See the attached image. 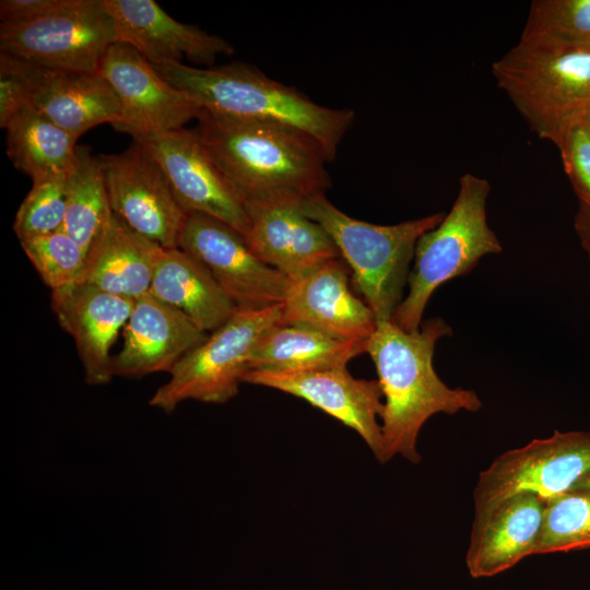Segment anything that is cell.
Returning <instances> with one entry per match:
<instances>
[{"label": "cell", "instance_id": "obj_1", "mask_svg": "<svg viewBox=\"0 0 590 590\" xmlns=\"http://www.w3.org/2000/svg\"><path fill=\"white\" fill-rule=\"evenodd\" d=\"M196 128L225 178L246 204L299 208L326 196L332 161L308 133L279 123L201 111Z\"/></svg>", "mask_w": 590, "mask_h": 590}, {"label": "cell", "instance_id": "obj_2", "mask_svg": "<svg viewBox=\"0 0 590 590\" xmlns=\"http://www.w3.org/2000/svg\"><path fill=\"white\" fill-rule=\"evenodd\" d=\"M451 335V328L441 318L428 319L410 332L392 320L377 322L366 353L375 364L384 394L379 462L401 456L418 463V434L433 415L481 410L482 401L473 390L448 387L434 369L436 343Z\"/></svg>", "mask_w": 590, "mask_h": 590}, {"label": "cell", "instance_id": "obj_3", "mask_svg": "<svg viewBox=\"0 0 590 590\" xmlns=\"http://www.w3.org/2000/svg\"><path fill=\"white\" fill-rule=\"evenodd\" d=\"M151 64L203 110L226 118L273 122L302 130L318 140L331 160L355 118L352 109L321 106L295 87L244 62L208 68L166 60Z\"/></svg>", "mask_w": 590, "mask_h": 590}, {"label": "cell", "instance_id": "obj_4", "mask_svg": "<svg viewBox=\"0 0 590 590\" xmlns=\"http://www.w3.org/2000/svg\"><path fill=\"white\" fill-rule=\"evenodd\" d=\"M500 90L535 134L558 141L590 109V47L521 36L492 66Z\"/></svg>", "mask_w": 590, "mask_h": 590}, {"label": "cell", "instance_id": "obj_5", "mask_svg": "<svg viewBox=\"0 0 590 590\" xmlns=\"http://www.w3.org/2000/svg\"><path fill=\"white\" fill-rule=\"evenodd\" d=\"M319 223L338 247L352 271V282L377 322L391 320L403 299L409 266L422 235L437 226L444 213H435L393 225H378L353 219L326 196L297 208Z\"/></svg>", "mask_w": 590, "mask_h": 590}, {"label": "cell", "instance_id": "obj_6", "mask_svg": "<svg viewBox=\"0 0 590 590\" xmlns=\"http://www.w3.org/2000/svg\"><path fill=\"white\" fill-rule=\"evenodd\" d=\"M489 190L486 179L464 174L449 212L418 239L408 278V294L391 318L401 329L409 332L420 329L427 303L440 285L470 272L484 256L503 250L487 224Z\"/></svg>", "mask_w": 590, "mask_h": 590}, {"label": "cell", "instance_id": "obj_7", "mask_svg": "<svg viewBox=\"0 0 590 590\" xmlns=\"http://www.w3.org/2000/svg\"><path fill=\"white\" fill-rule=\"evenodd\" d=\"M282 321V304L239 309L172 369L170 378L150 399L166 413L181 402L225 403L238 392L248 361L261 337Z\"/></svg>", "mask_w": 590, "mask_h": 590}, {"label": "cell", "instance_id": "obj_8", "mask_svg": "<svg viewBox=\"0 0 590 590\" xmlns=\"http://www.w3.org/2000/svg\"><path fill=\"white\" fill-rule=\"evenodd\" d=\"M590 475V432H554L547 438L503 452L479 473L474 520L517 494L544 502L575 491Z\"/></svg>", "mask_w": 590, "mask_h": 590}, {"label": "cell", "instance_id": "obj_9", "mask_svg": "<svg viewBox=\"0 0 590 590\" xmlns=\"http://www.w3.org/2000/svg\"><path fill=\"white\" fill-rule=\"evenodd\" d=\"M120 42L103 0H80L40 20L0 24V51L56 71L98 73L108 48Z\"/></svg>", "mask_w": 590, "mask_h": 590}, {"label": "cell", "instance_id": "obj_10", "mask_svg": "<svg viewBox=\"0 0 590 590\" xmlns=\"http://www.w3.org/2000/svg\"><path fill=\"white\" fill-rule=\"evenodd\" d=\"M178 248L211 272L237 308L262 309L283 303L291 280L262 262L244 236L224 222L188 213Z\"/></svg>", "mask_w": 590, "mask_h": 590}, {"label": "cell", "instance_id": "obj_11", "mask_svg": "<svg viewBox=\"0 0 590 590\" xmlns=\"http://www.w3.org/2000/svg\"><path fill=\"white\" fill-rule=\"evenodd\" d=\"M98 158L113 213L163 248H178L188 213L156 160L135 141L121 153Z\"/></svg>", "mask_w": 590, "mask_h": 590}, {"label": "cell", "instance_id": "obj_12", "mask_svg": "<svg viewBox=\"0 0 590 590\" xmlns=\"http://www.w3.org/2000/svg\"><path fill=\"white\" fill-rule=\"evenodd\" d=\"M132 138L160 164L187 213L210 215L246 235L249 224L246 205L196 129L181 128Z\"/></svg>", "mask_w": 590, "mask_h": 590}, {"label": "cell", "instance_id": "obj_13", "mask_svg": "<svg viewBox=\"0 0 590 590\" xmlns=\"http://www.w3.org/2000/svg\"><path fill=\"white\" fill-rule=\"evenodd\" d=\"M98 73L120 101L121 121L114 128L131 137L181 129L202 111L199 104L163 79L129 44L111 45Z\"/></svg>", "mask_w": 590, "mask_h": 590}, {"label": "cell", "instance_id": "obj_14", "mask_svg": "<svg viewBox=\"0 0 590 590\" xmlns=\"http://www.w3.org/2000/svg\"><path fill=\"white\" fill-rule=\"evenodd\" d=\"M243 382L298 397L355 430L378 459L384 394L378 380L353 377L346 366L276 371L247 370Z\"/></svg>", "mask_w": 590, "mask_h": 590}, {"label": "cell", "instance_id": "obj_15", "mask_svg": "<svg viewBox=\"0 0 590 590\" xmlns=\"http://www.w3.org/2000/svg\"><path fill=\"white\" fill-rule=\"evenodd\" d=\"M342 258L291 281L282 303V321L303 324L338 339L368 342L377 320L349 284Z\"/></svg>", "mask_w": 590, "mask_h": 590}, {"label": "cell", "instance_id": "obj_16", "mask_svg": "<svg viewBox=\"0 0 590 590\" xmlns=\"http://www.w3.org/2000/svg\"><path fill=\"white\" fill-rule=\"evenodd\" d=\"M133 303L85 282L51 291V308L76 345L88 385H105L114 377L110 349Z\"/></svg>", "mask_w": 590, "mask_h": 590}, {"label": "cell", "instance_id": "obj_17", "mask_svg": "<svg viewBox=\"0 0 590 590\" xmlns=\"http://www.w3.org/2000/svg\"><path fill=\"white\" fill-rule=\"evenodd\" d=\"M206 337L184 312L146 293L134 299L122 347L113 358L114 376L170 373Z\"/></svg>", "mask_w": 590, "mask_h": 590}, {"label": "cell", "instance_id": "obj_18", "mask_svg": "<svg viewBox=\"0 0 590 590\" xmlns=\"http://www.w3.org/2000/svg\"><path fill=\"white\" fill-rule=\"evenodd\" d=\"M250 250L266 264L295 281L341 258L326 229L297 208L246 204Z\"/></svg>", "mask_w": 590, "mask_h": 590}, {"label": "cell", "instance_id": "obj_19", "mask_svg": "<svg viewBox=\"0 0 590 590\" xmlns=\"http://www.w3.org/2000/svg\"><path fill=\"white\" fill-rule=\"evenodd\" d=\"M113 16L120 42L138 49L150 62H181L210 66L219 55H232L233 46L220 36L180 23L154 0H103Z\"/></svg>", "mask_w": 590, "mask_h": 590}, {"label": "cell", "instance_id": "obj_20", "mask_svg": "<svg viewBox=\"0 0 590 590\" xmlns=\"http://www.w3.org/2000/svg\"><path fill=\"white\" fill-rule=\"evenodd\" d=\"M545 502L534 494L511 496L473 520L465 565L473 578L500 574L534 555Z\"/></svg>", "mask_w": 590, "mask_h": 590}, {"label": "cell", "instance_id": "obj_21", "mask_svg": "<svg viewBox=\"0 0 590 590\" xmlns=\"http://www.w3.org/2000/svg\"><path fill=\"white\" fill-rule=\"evenodd\" d=\"M162 250L114 214L87 250L83 282L137 299L149 293Z\"/></svg>", "mask_w": 590, "mask_h": 590}, {"label": "cell", "instance_id": "obj_22", "mask_svg": "<svg viewBox=\"0 0 590 590\" xmlns=\"http://www.w3.org/2000/svg\"><path fill=\"white\" fill-rule=\"evenodd\" d=\"M31 106L79 139L88 129L121 121V105L99 74L45 69Z\"/></svg>", "mask_w": 590, "mask_h": 590}, {"label": "cell", "instance_id": "obj_23", "mask_svg": "<svg viewBox=\"0 0 590 590\" xmlns=\"http://www.w3.org/2000/svg\"><path fill=\"white\" fill-rule=\"evenodd\" d=\"M149 293L184 312L205 333L237 310L211 272L180 248H163Z\"/></svg>", "mask_w": 590, "mask_h": 590}, {"label": "cell", "instance_id": "obj_24", "mask_svg": "<svg viewBox=\"0 0 590 590\" xmlns=\"http://www.w3.org/2000/svg\"><path fill=\"white\" fill-rule=\"evenodd\" d=\"M367 352V342L334 338L303 324L279 322L259 340L248 370L296 371L343 367Z\"/></svg>", "mask_w": 590, "mask_h": 590}, {"label": "cell", "instance_id": "obj_25", "mask_svg": "<svg viewBox=\"0 0 590 590\" xmlns=\"http://www.w3.org/2000/svg\"><path fill=\"white\" fill-rule=\"evenodd\" d=\"M7 154L32 180L68 175L76 161V140L32 106L15 113L4 126Z\"/></svg>", "mask_w": 590, "mask_h": 590}, {"label": "cell", "instance_id": "obj_26", "mask_svg": "<svg viewBox=\"0 0 590 590\" xmlns=\"http://www.w3.org/2000/svg\"><path fill=\"white\" fill-rule=\"evenodd\" d=\"M114 215L98 156L76 146V161L66 179V215L62 229L87 250Z\"/></svg>", "mask_w": 590, "mask_h": 590}, {"label": "cell", "instance_id": "obj_27", "mask_svg": "<svg viewBox=\"0 0 590 590\" xmlns=\"http://www.w3.org/2000/svg\"><path fill=\"white\" fill-rule=\"evenodd\" d=\"M590 547V493L573 491L545 502L534 554Z\"/></svg>", "mask_w": 590, "mask_h": 590}, {"label": "cell", "instance_id": "obj_28", "mask_svg": "<svg viewBox=\"0 0 590 590\" xmlns=\"http://www.w3.org/2000/svg\"><path fill=\"white\" fill-rule=\"evenodd\" d=\"M20 244L51 291L83 282L86 252L63 229L25 239Z\"/></svg>", "mask_w": 590, "mask_h": 590}, {"label": "cell", "instance_id": "obj_29", "mask_svg": "<svg viewBox=\"0 0 590 590\" xmlns=\"http://www.w3.org/2000/svg\"><path fill=\"white\" fill-rule=\"evenodd\" d=\"M521 36L590 47V0H534Z\"/></svg>", "mask_w": 590, "mask_h": 590}, {"label": "cell", "instance_id": "obj_30", "mask_svg": "<svg viewBox=\"0 0 590 590\" xmlns=\"http://www.w3.org/2000/svg\"><path fill=\"white\" fill-rule=\"evenodd\" d=\"M66 179L67 175H55L32 180V188L19 206L13 222L20 241L62 229Z\"/></svg>", "mask_w": 590, "mask_h": 590}, {"label": "cell", "instance_id": "obj_31", "mask_svg": "<svg viewBox=\"0 0 590 590\" xmlns=\"http://www.w3.org/2000/svg\"><path fill=\"white\" fill-rule=\"evenodd\" d=\"M44 68L0 52V127L20 109L31 106Z\"/></svg>", "mask_w": 590, "mask_h": 590}, {"label": "cell", "instance_id": "obj_32", "mask_svg": "<svg viewBox=\"0 0 590 590\" xmlns=\"http://www.w3.org/2000/svg\"><path fill=\"white\" fill-rule=\"evenodd\" d=\"M555 145L579 202L590 205V129L579 118L566 127Z\"/></svg>", "mask_w": 590, "mask_h": 590}, {"label": "cell", "instance_id": "obj_33", "mask_svg": "<svg viewBox=\"0 0 590 590\" xmlns=\"http://www.w3.org/2000/svg\"><path fill=\"white\" fill-rule=\"evenodd\" d=\"M80 0H1V23H25L71 9Z\"/></svg>", "mask_w": 590, "mask_h": 590}, {"label": "cell", "instance_id": "obj_34", "mask_svg": "<svg viewBox=\"0 0 590 590\" xmlns=\"http://www.w3.org/2000/svg\"><path fill=\"white\" fill-rule=\"evenodd\" d=\"M575 231L590 261V205L580 203L575 215Z\"/></svg>", "mask_w": 590, "mask_h": 590}, {"label": "cell", "instance_id": "obj_35", "mask_svg": "<svg viewBox=\"0 0 590 590\" xmlns=\"http://www.w3.org/2000/svg\"><path fill=\"white\" fill-rule=\"evenodd\" d=\"M575 491H583L590 493V475L583 479L575 488Z\"/></svg>", "mask_w": 590, "mask_h": 590}, {"label": "cell", "instance_id": "obj_36", "mask_svg": "<svg viewBox=\"0 0 590 590\" xmlns=\"http://www.w3.org/2000/svg\"><path fill=\"white\" fill-rule=\"evenodd\" d=\"M580 119L582 120V122L590 129V109L588 111H586L581 117Z\"/></svg>", "mask_w": 590, "mask_h": 590}]
</instances>
